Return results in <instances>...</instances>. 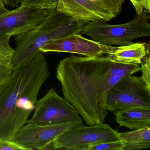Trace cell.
<instances>
[{"mask_svg": "<svg viewBox=\"0 0 150 150\" xmlns=\"http://www.w3.org/2000/svg\"><path fill=\"white\" fill-rule=\"evenodd\" d=\"M8 10V9L6 8V6H0V15L6 13Z\"/></svg>", "mask_w": 150, "mask_h": 150, "instance_id": "22", "label": "cell"}, {"mask_svg": "<svg viewBox=\"0 0 150 150\" xmlns=\"http://www.w3.org/2000/svg\"><path fill=\"white\" fill-rule=\"evenodd\" d=\"M116 47L104 45L92 39L74 34L49 43L39 49L42 53L48 52H68L84 57H93L108 55Z\"/></svg>", "mask_w": 150, "mask_h": 150, "instance_id": "11", "label": "cell"}, {"mask_svg": "<svg viewBox=\"0 0 150 150\" xmlns=\"http://www.w3.org/2000/svg\"><path fill=\"white\" fill-rule=\"evenodd\" d=\"M144 6V10L148 13H150V0H142Z\"/></svg>", "mask_w": 150, "mask_h": 150, "instance_id": "21", "label": "cell"}, {"mask_svg": "<svg viewBox=\"0 0 150 150\" xmlns=\"http://www.w3.org/2000/svg\"><path fill=\"white\" fill-rule=\"evenodd\" d=\"M10 38L0 37V84L9 77L13 71L12 60L14 50L9 44Z\"/></svg>", "mask_w": 150, "mask_h": 150, "instance_id": "15", "label": "cell"}, {"mask_svg": "<svg viewBox=\"0 0 150 150\" xmlns=\"http://www.w3.org/2000/svg\"><path fill=\"white\" fill-rule=\"evenodd\" d=\"M133 5L137 13V15H139L144 13V8L142 0H130Z\"/></svg>", "mask_w": 150, "mask_h": 150, "instance_id": "19", "label": "cell"}, {"mask_svg": "<svg viewBox=\"0 0 150 150\" xmlns=\"http://www.w3.org/2000/svg\"><path fill=\"white\" fill-rule=\"evenodd\" d=\"M123 145L120 139L105 142L88 146V150H122Z\"/></svg>", "mask_w": 150, "mask_h": 150, "instance_id": "17", "label": "cell"}, {"mask_svg": "<svg viewBox=\"0 0 150 150\" xmlns=\"http://www.w3.org/2000/svg\"><path fill=\"white\" fill-rule=\"evenodd\" d=\"M125 0H58L57 10L82 22H108L121 13Z\"/></svg>", "mask_w": 150, "mask_h": 150, "instance_id": "7", "label": "cell"}, {"mask_svg": "<svg viewBox=\"0 0 150 150\" xmlns=\"http://www.w3.org/2000/svg\"><path fill=\"white\" fill-rule=\"evenodd\" d=\"M81 34L104 45L123 46L133 43L137 38L150 36V24L143 13L123 24L112 25L102 21L86 23Z\"/></svg>", "mask_w": 150, "mask_h": 150, "instance_id": "4", "label": "cell"}, {"mask_svg": "<svg viewBox=\"0 0 150 150\" xmlns=\"http://www.w3.org/2000/svg\"><path fill=\"white\" fill-rule=\"evenodd\" d=\"M132 108L150 110V87L141 77L129 74L122 77L110 90L106 110L115 113Z\"/></svg>", "mask_w": 150, "mask_h": 150, "instance_id": "6", "label": "cell"}, {"mask_svg": "<svg viewBox=\"0 0 150 150\" xmlns=\"http://www.w3.org/2000/svg\"><path fill=\"white\" fill-rule=\"evenodd\" d=\"M141 71L142 75L141 78L143 81L149 87H150V46L149 44L147 46V52L146 56L141 60Z\"/></svg>", "mask_w": 150, "mask_h": 150, "instance_id": "16", "label": "cell"}, {"mask_svg": "<svg viewBox=\"0 0 150 150\" xmlns=\"http://www.w3.org/2000/svg\"><path fill=\"white\" fill-rule=\"evenodd\" d=\"M50 74L45 56L39 52L13 69L0 84V138L14 140L35 110L39 91Z\"/></svg>", "mask_w": 150, "mask_h": 150, "instance_id": "2", "label": "cell"}, {"mask_svg": "<svg viewBox=\"0 0 150 150\" xmlns=\"http://www.w3.org/2000/svg\"><path fill=\"white\" fill-rule=\"evenodd\" d=\"M56 10L57 7L40 0H23L17 8L0 15V37L11 38L30 31Z\"/></svg>", "mask_w": 150, "mask_h": 150, "instance_id": "5", "label": "cell"}, {"mask_svg": "<svg viewBox=\"0 0 150 150\" xmlns=\"http://www.w3.org/2000/svg\"><path fill=\"white\" fill-rule=\"evenodd\" d=\"M122 150H139L150 147V126L130 132H118Z\"/></svg>", "mask_w": 150, "mask_h": 150, "instance_id": "14", "label": "cell"}, {"mask_svg": "<svg viewBox=\"0 0 150 150\" xmlns=\"http://www.w3.org/2000/svg\"><path fill=\"white\" fill-rule=\"evenodd\" d=\"M147 52V45L141 43H134L128 45L116 47L108 56L115 61L125 64H141L142 59Z\"/></svg>", "mask_w": 150, "mask_h": 150, "instance_id": "13", "label": "cell"}, {"mask_svg": "<svg viewBox=\"0 0 150 150\" xmlns=\"http://www.w3.org/2000/svg\"><path fill=\"white\" fill-rule=\"evenodd\" d=\"M118 140V132L108 125H82L60 135L52 143L51 147L57 150H88L92 145Z\"/></svg>", "mask_w": 150, "mask_h": 150, "instance_id": "8", "label": "cell"}, {"mask_svg": "<svg viewBox=\"0 0 150 150\" xmlns=\"http://www.w3.org/2000/svg\"><path fill=\"white\" fill-rule=\"evenodd\" d=\"M0 6H6L3 2H2V0H0Z\"/></svg>", "mask_w": 150, "mask_h": 150, "instance_id": "23", "label": "cell"}, {"mask_svg": "<svg viewBox=\"0 0 150 150\" xmlns=\"http://www.w3.org/2000/svg\"><path fill=\"white\" fill-rule=\"evenodd\" d=\"M33 116L27 123L53 125L74 121H82L76 108L51 88L37 100Z\"/></svg>", "mask_w": 150, "mask_h": 150, "instance_id": "9", "label": "cell"}, {"mask_svg": "<svg viewBox=\"0 0 150 150\" xmlns=\"http://www.w3.org/2000/svg\"><path fill=\"white\" fill-rule=\"evenodd\" d=\"M23 0H2L6 6L10 7H18Z\"/></svg>", "mask_w": 150, "mask_h": 150, "instance_id": "20", "label": "cell"}, {"mask_svg": "<svg viewBox=\"0 0 150 150\" xmlns=\"http://www.w3.org/2000/svg\"><path fill=\"white\" fill-rule=\"evenodd\" d=\"M82 125V121L53 125L28 123L17 131L14 140L27 150H46L60 135L75 126Z\"/></svg>", "mask_w": 150, "mask_h": 150, "instance_id": "10", "label": "cell"}, {"mask_svg": "<svg viewBox=\"0 0 150 150\" xmlns=\"http://www.w3.org/2000/svg\"><path fill=\"white\" fill-rule=\"evenodd\" d=\"M27 150L14 140L0 138V150Z\"/></svg>", "mask_w": 150, "mask_h": 150, "instance_id": "18", "label": "cell"}, {"mask_svg": "<svg viewBox=\"0 0 150 150\" xmlns=\"http://www.w3.org/2000/svg\"><path fill=\"white\" fill-rule=\"evenodd\" d=\"M116 122L120 127L138 130L150 126V110L144 108H132L115 113Z\"/></svg>", "mask_w": 150, "mask_h": 150, "instance_id": "12", "label": "cell"}, {"mask_svg": "<svg viewBox=\"0 0 150 150\" xmlns=\"http://www.w3.org/2000/svg\"><path fill=\"white\" fill-rule=\"evenodd\" d=\"M140 71L139 64L120 63L108 55L71 56L59 63L56 77L65 99L91 125L105 121L106 100L111 88L122 77Z\"/></svg>", "mask_w": 150, "mask_h": 150, "instance_id": "1", "label": "cell"}, {"mask_svg": "<svg viewBox=\"0 0 150 150\" xmlns=\"http://www.w3.org/2000/svg\"><path fill=\"white\" fill-rule=\"evenodd\" d=\"M84 24L56 10L35 28L16 36L13 69L38 53L40 48L49 43L74 34H81Z\"/></svg>", "mask_w": 150, "mask_h": 150, "instance_id": "3", "label": "cell"}]
</instances>
